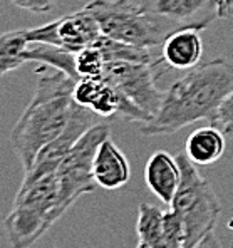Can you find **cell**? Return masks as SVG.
Masks as SVG:
<instances>
[{
	"mask_svg": "<svg viewBox=\"0 0 233 248\" xmlns=\"http://www.w3.org/2000/svg\"><path fill=\"white\" fill-rule=\"evenodd\" d=\"M232 91V62L213 59L195 65L165 91L158 112L141 124V134L170 136L196 121L215 124L220 106Z\"/></svg>",
	"mask_w": 233,
	"mask_h": 248,
	"instance_id": "cell-1",
	"label": "cell"
},
{
	"mask_svg": "<svg viewBox=\"0 0 233 248\" xmlns=\"http://www.w3.org/2000/svg\"><path fill=\"white\" fill-rule=\"evenodd\" d=\"M78 81L62 71L37 79L34 97L10 131V144L25 171L37 155L54 141L71 119L74 109V87Z\"/></svg>",
	"mask_w": 233,
	"mask_h": 248,
	"instance_id": "cell-2",
	"label": "cell"
},
{
	"mask_svg": "<svg viewBox=\"0 0 233 248\" xmlns=\"http://www.w3.org/2000/svg\"><path fill=\"white\" fill-rule=\"evenodd\" d=\"M64 213L56 173L22 181L12 210L3 220L10 247L31 248Z\"/></svg>",
	"mask_w": 233,
	"mask_h": 248,
	"instance_id": "cell-3",
	"label": "cell"
},
{
	"mask_svg": "<svg viewBox=\"0 0 233 248\" xmlns=\"http://www.w3.org/2000/svg\"><path fill=\"white\" fill-rule=\"evenodd\" d=\"M181 168V185L171 208L178 213L186 232V248H195L205 236L215 232L221 205L212 183L198 171L185 151L176 155Z\"/></svg>",
	"mask_w": 233,
	"mask_h": 248,
	"instance_id": "cell-4",
	"label": "cell"
},
{
	"mask_svg": "<svg viewBox=\"0 0 233 248\" xmlns=\"http://www.w3.org/2000/svg\"><path fill=\"white\" fill-rule=\"evenodd\" d=\"M84 9L97 20L103 35L114 41L153 49L171 35L156 17L131 0H91Z\"/></svg>",
	"mask_w": 233,
	"mask_h": 248,
	"instance_id": "cell-5",
	"label": "cell"
},
{
	"mask_svg": "<svg viewBox=\"0 0 233 248\" xmlns=\"http://www.w3.org/2000/svg\"><path fill=\"white\" fill-rule=\"evenodd\" d=\"M111 136L109 124H94L89 131L82 134V138L74 144L65 159L57 168L56 174L59 180L61 206L64 211L76 203L82 195L93 193L96 189L93 166L94 158L103 141Z\"/></svg>",
	"mask_w": 233,
	"mask_h": 248,
	"instance_id": "cell-6",
	"label": "cell"
},
{
	"mask_svg": "<svg viewBox=\"0 0 233 248\" xmlns=\"http://www.w3.org/2000/svg\"><path fill=\"white\" fill-rule=\"evenodd\" d=\"M158 64H146V62H126V61H112L108 62L101 78L104 81L126 94L133 103H136L149 116L158 112L163 101V91L156 87V76Z\"/></svg>",
	"mask_w": 233,
	"mask_h": 248,
	"instance_id": "cell-7",
	"label": "cell"
},
{
	"mask_svg": "<svg viewBox=\"0 0 233 248\" xmlns=\"http://www.w3.org/2000/svg\"><path fill=\"white\" fill-rule=\"evenodd\" d=\"M101 35L103 32L97 20L84 7L49 24L27 29V37L31 42L50 44L71 52H79L81 49L94 46Z\"/></svg>",
	"mask_w": 233,
	"mask_h": 248,
	"instance_id": "cell-8",
	"label": "cell"
},
{
	"mask_svg": "<svg viewBox=\"0 0 233 248\" xmlns=\"http://www.w3.org/2000/svg\"><path fill=\"white\" fill-rule=\"evenodd\" d=\"M141 9L156 17L170 34L181 29L203 31L221 19L217 0H143Z\"/></svg>",
	"mask_w": 233,
	"mask_h": 248,
	"instance_id": "cell-9",
	"label": "cell"
},
{
	"mask_svg": "<svg viewBox=\"0 0 233 248\" xmlns=\"http://www.w3.org/2000/svg\"><path fill=\"white\" fill-rule=\"evenodd\" d=\"M94 116H96V112H93L89 108H84V106L76 103L67 126L64 127V131L56 140L50 141L39 153L35 161L32 163L31 170L25 171V176L22 181H34L44 176V174L56 173L61 163L65 159V156L74 148V144L82 138V134L94 126Z\"/></svg>",
	"mask_w": 233,
	"mask_h": 248,
	"instance_id": "cell-10",
	"label": "cell"
},
{
	"mask_svg": "<svg viewBox=\"0 0 233 248\" xmlns=\"http://www.w3.org/2000/svg\"><path fill=\"white\" fill-rule=\"evenodd\" d=\"M138 238L151 248H186V232L183 221L171 208H159L141 203L138 208Z\"/></svg>",
	"mask_w": 233,
	"mask_h": 248,
	"instance_id": "cell-11",
	"label": "cell"
},
{
	"mask_svg": "<svg viewBox=\"0 0 233 248\" xmlns=\"http://www.w3.org/2000/svg\"><path fill=\"white\" fill-rule=\"evenodd\" d=\"M144 178L153 195L166 205H171L181 185V168L176 156L166 151H156L148 159Z\"/></svg>",
	"mask_w": 233,
	"mask_h": 248,
	"instance_id": "cell-12",
	"label": "cell"
},
{
	"mask_svg": "<svg viewBox=\"0 0 233 248\" xmlns=\"http://www.w3.org/2000/svg\"><path fill=\"white\" fill-rule=\"evenodd\" d=\"M93 173L97 186L104 189H119L131 180L129 161L111 138L103 141L97 149Z\"/></svg>",
	"mask_w": 233,
	"mask_h": 248,
	"instance_id": "cell-13",
	"label": "cell"
},
{
	"mask_svg": "<svg viewBox=\"0 0 233 248\" xmlns=\"http://www.w3.org/2000/svg\"><path fill=\"white\" fill-rule=\"evenodd\" d=\"M161 47L163 64L176 71H188L195 67L203 56L202 35L195 29H181L173 32Z\"/></svg>",
	"mask_w": 233,
	"mask_h": 248,
	"instance_id": "cell-14",
	"label": "cell"
},
{
	"mask_svg": "<svg viewBox=\"0 0 233 248\" xmlns=\"http://www.w3.org/2000/svg\"><path fill=\"white\" fill-rule=\"evenodd\" d=\"M225 134L220 127L205 126L198 127L188 136L186 144H185V153L195 165H213L223 156L225 153Z\"/></svg>",
	"mask_w": 233,
	"mask_h": 248,
	"instance_id": "cell-15",
	"label": "cell"
},
{
	"mask_svg": "<svg viewBox=\"0 0 233 248\" xmlns=\"http://www.w3.org/2000/svg\"><path fill=\"white\" fill-rule=\"evenodd\" d=\"M31 41L27 37V29L7 31L0 34V78L12 71H17L27 62L25 52Z\"/></svg>",
	"mask_w": 233,
	"mask_h": 248,
	"instance_id": "cell-16",
	"label": "cell"
},
{
	"mask_svg": "<svg viewBox=\"0 0 233 248\" xmlns=\"http://www.w3.org/2000/svg\"><path fill=\"white\" fill-rule=\"evenodd\" d=\"M76 72L79 78H101L106 67V57L97 44L76 52Z\"/></svg>",
	"mask_w": 233,
	"mask_h": 248,
	"instance_id": "cell-17",
	"label": "cell"
},
{
	"mask_svg": "<svg viewBox=\"0 0 233 248\" xmlns=\"http://www.w3.org/2000/svg\"><path fill=\"white\" fill-rule=\"evenodd\" d=\"M213 126L220 127L225 136L233 138V91L220 106V111H218L217 121Z\"/></svg>",
	"mask_w": 233,
	"mask_h": 248,
	"instance_id": "cell-18",
	"label": "cell"
},
{
	"mask_svg": "<svg viewBox=\"0 0 233 248\" xmlns=\"http://www.w3.org/2000/svg\"><path fill=\"white\" fill-rule=\"evenodd\" d=\"M17 9L27 10L32 14H49L56 9L57 0H9Z\"/></svg>",
	"mask_w": 233,
	"mask_h": 248,
	"instance_id": "cell-19",
	"label": "cell"
},
{
	"mask_svg": "<svg viewBox=\"0 0 233 248\" xmlns=\"http://www.w3.org/2000/svg\"><path fill=\"white\" fill-rule=\"evenodd\" d=\"M195 248H223V245H221L220 240H218L217 233L212 232L208 236H205V238H203Z\"/></svg>",
	"mask_w": 233,
	"mask_h": 248,
	"instance_id": "cell-20",
	"label": "cell"
},
{
	"mask_svg": "<svg viewBox=\"0 0 233 248\" xmlns=\"http://www.w3.org/2000/svg\"><path fill=\"white\" fill-rule=\"evenodd\" d=\"M221 9V17H228L233 10V0H217Z\"/></svg>",
	"mask_w": 233,
	"mask_h": 248,
	"instance_id": "cell-21",
	"label": "cell"
},
{
	"mask_svg": "<svg viewBox=\"0 0 233 248\" xmlns=\"http://www.w3.org/2000/svg\"><path fill=\"white\" fill-rule=\"evenodd\" d=\"M136 248H151V247H148L146 243H141V242H140V243H138V247H136Z\"/></svg>",
	"mask_w": 233,
	"mask_h": 248,
	"instance_id": "cell-22",
	"label": "cell"
}]
</instances>
